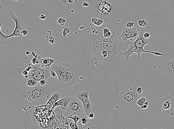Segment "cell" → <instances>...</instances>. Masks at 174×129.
I'll return each instance as SVG.
<instances>
[{"instance_id": "1", "label": "cell", "mask_w": 174, "mask_h": 129, "mask_svg": "<svg viewBox=\"0 0 174 129\" xmlns=\"http://www.w3.org/2000/svg\"><path fill=\"white\" fill-rule=\"evenodd\" d=\"M104 26L93 27L87 40L78 39V48L87 67L98 74L106 75L115 71L121 61L123 43L115 31L108 38L103 36Z\"/></svg>"}, {"instance_id": "2", "label": "cell", "mask_w": 174, "mask_h": 129, "mask_svg": "<svg viewBox=\"0 0 174 129\" xmlns=\"http://www.w3.org/2000/svg\"><path fill=\"white\" fill-rule=\"evenodd\" d=\"M50 69L56 72L58 85L62 88L69 89L77 85L82 79L79 70L73 64L70 62H55Z\"/></svg>"}, {"instance_id": "3", "label": "cell", "mask_w": 174, "mask_h": 129, "mask_svg": "<svg viewBox=\"0 0 174 129\" xmlns=\"http://www.w3.org/2000/svg\"><path fill=\"white\" fill-rule=\"evenodd\" d=\"M50 89L48 85H37L25 88L21 92V97L32 103L33 106H39L45 104L46 99L48 98Z\"/></svg>"}, {"instance_id": "4", "label": "cell", "mask_w": 174, "mask_h": 129, "mask_svg": "<svg viewBox=\"0 0 174 129\" xmlns=\"http://www.w3.org/2000/svg\"><path fill=\"white\" fill-rule=\"evenodd\" d=\"M145 32L144 28L140 31L139 35L136 40L134 41L129 42L128 44L130 45L127 50L125 51H121V55H123L125 58V62L127 63L130 62L129 57L132 54L136 53L137 55V60L139 61L140 55L143 53L146 52L153 54L158 56H164V54L161 53L151 51L144 50V47L151 41V39H145L143 36V34Z\"/></svg>"}, {"instance_id": "5", "label": "cell", "mask_w": 174, "mask_h": 129, "mask_svg": "<svg viewBox=\"0 0 174 129\" xmlns=\"http://www.w3.org/2000/svg\"><path fill=\"white\" fill-rule=\"evenodd\" d=\"M139 86L137 85L130 86L121 92L119 101L124 108L129 109L133 108L137 100L144 94L137 93V89Z\"/></svg>"}, {"instance_id": "6", "label": "cell", "mask_w": 174, "mask_h": 129, "mask_svg": "<svg viewBox=\"0 0 174 129\" xmlns=\"http://www.w3.org/2000/svg\"><path fill=\"white\" fill-rule=\"evenodd\" d=\"M66 115L67 116H77L81 117L85 115L81 101L76 97H72L67 106Z\"/></svg>"}, {"instance_id": "7", "label": "cell", "mask_w": 174, "mask_h": 129, "mask_svg": "<svg viewBox=\"0 0 174 129\" xmlns=\"http://www.w3.org/2000/svg\"><path fill=\"white\" fill-rule=\"evenodd\" d=\"M8 16L10 18L14 21L15 24V27L12 33L10 35H8V37L9 39L13 36H19L20 37H22L23 36L21 33V31L24 29L27 30L26 26L23 21L11 11L9 12Z\"/></svg>"}, {"instance_id": "8", "label": "cell", "mask_w": 174, "mask_h": 129, "mask_svg": "<svg viewBox=\"0 0 174 129\" xmlns=\"http://www.w3.org/2000/svg\"><path fill=\"white\" fill-rule=\"evenodd\" d=\"M89 92L88 90L78 92L76 95V97L80 100L83 104L85 116H87L91 112L92 107L89 99Z\"/></svg>"}, {"instance_id": "9", "label": "cell", "mask_w": 174, "mask_h": 129, "mask_svg": "<svg viewBox=\"0 0 174 129\" xmlns=\"http://www.w3.org/2000/svg\"><path fill=\"white\" fill-rule=\"evenodd\" d=\"M140 33V31L137 28L132 27L131 28L124 27L121 34V37L122 40L126 41L129 39L132 41V39H137Z\"/></svg>"}, {"instance_id": "10", "label": "cell", "mask_w": 174, "mask_h": 129, "mask_svg": "<svg viewBox=\"0 0 174 129\" xmlns=\"http://www.w3.org/2000/svg\"><path fill=\"white\" fill-rule=\"evenodd\" d=\"M30 72L42 76L46 81L51 75V69L43 68L40 66V64L33 65Z\"/></svg>"}, {"instance_id": "11", "label": "cell", "mask_w": 174, "mask_h": 129, "mask_svg": "<svg viewBox=\"0 0 174 129\" xmlns=\"http://www.w3.org/2000/svg\"><path fill=\"white\" fill-rule=\"evenodd\" d=\"M111 5L107 1H101L98 5V11L101 14H108L111 11Z\"/></svg>"}, {"instance_id": "12", "label": "cell", "mask_w": 174, "mask_h": 129, "mask_svg": "<svg viewBox=\"0 0 174 129\" xmlns=\"http://www.w3.org/2000/svg\"><path fill=\"white\" fill-rule=\"evenodd\" d=\"M72 97H69V96H65V97H62L54 104L53 107H52V110L57 107L61 106V108L63 111H66L68 104L72 100Z\"/></svg>"}, {"instance_id": "13", "label": "cell", "mask_w": 174, "mask_h": 129, "mask_svg": "<svg viewBox=\"0 0 174 129\" xmlns=\"http://www.w3.org/2000/svg\"><path fill=\"white\" fill-rule=\"evenodd\" d=\"M61 97V94L58 92H53L51 98L47 101L46 104H45V107L48 109L52 110V107L54 104L60 100Z\"/></svg>"}, {"instance_id": "14", "label": "cell", "mask_w": 174, "mask_h": 129, "mask_svg": "<svg viewBox=\"0 0 174 129\" xmlns=\"http://www.w3.org/2000/svg\"><path fill=\"white\" fill-rule=\"evenodd\" d=\"M55 59L49 58H41L40 59V66L43 68L50 69L51 66L55 62Z\"/></svg>"}, {"instance_id": "15", "label": "cell", "mask_w": 174, "mask_h": 129, "mask_svg": "<svg viewBox=\"0 0 174 129\" xmlns=\"http://www.w3.org/2000/svg\"><path fill=\"white\" fill-rule=\"evenodd\" d=\"M165 70L167 74L174 77V59L168 61L166 63Z\"/></svg>"}, {"instance_id": "16", "label": "cell", "mask_w": 174, "mask_h": 129, "mask_svg": "<svg viewBox=\"0 0 174 129\" xmlns=\"http://www.w3.org/2000/svg\"><path fill=\"white\" fill-rule=\"evenodd\" d=\"M87 117V116H85V115H83L80 117V118L77 123V125L79 127V128L84 129L86 128L88 125L89 122H91L92 121Z\"/></svg>"}, {"instance_id": "17", "label": "cell", "mask_w": 174, "mask_h": 129, "mask_svg": "<svg viewBox=\"0 0 174 129\" xmlns=\"http://www.w3.org/2000/svg\"><path fill=\"white\" fill-rule=\"evenodd\" d=\"M149 95L148 93L144 94L141 97L137 100L136 102V104L139 107L142 106L145 104L146 102L148 101V99L149 97Z\"/></svg>"}, {"instance_id": "18", "label": "cell", "mask_w": 174, "mask_h": 129, "mask_svg": "<svg viewBox=\"0 0 174 129\" xmlns=\"http://www.w3.org/2000/svg\"><path fill=\"white\" fill-rule=\"evenodd\" d=\"M28 76H29L28 79H33L37 81H40L44 79V78L42 76L35 74V73L31 72H30L28 73Z\"/></svg>"}, {"instance_id": "19", "label": "cell", "mask_w": 174, "mask_h": 129, "mask_svg": "<svg viewBox=\"0 0 174 129\" xmlns=\"http://www.w3.org/2000/svg\"><path fill=\"white\" fill-rule=\"evenodd\" d=\"M91 21L97 27L101 26L103 25V20L99 19L94 18H92Z\"/></svg>"}, {"instance_id": "20", "label": "cell", "mask_w": 174, "mask_h": 129, "mask_svg": "<svg viewBox=\"0 0 174 129\" xmlns=\"http://www.w3.org/2000/svg\"><path fill=\"white\" fill-rule=\"evenodd\" d=\"M42 58L40 55H36L32 60V63L33 65L37 64H40V60Z\"/></svg>"}, {"instance_id": "21", "label": "cell", "mask_w": 174, "mask_h": 129, "mask_svg": "<svg viewBox=\"0 0 174 129\" xmlns=\"http://www.w3.org/2000/svg\"><path fill=\"white\" fill-rule=\"evenodd\" d=\"M2 23L0 22V39L2 40H6L9 39L8 37V35L5 34L3 33L2 30H1V26H2Z\"/></svg>"}, {"instance_id": "22", "label": "cell", "mask_w": 174, "mask_h": 129, "mask_svg": "<svg viewBox=\"0 0 174 129\" xmlns=\"http://www.w3.org/2000/svg\"><path fill=\"white\" fill-rule=\"evenodd\" d=\"M171 100H168L165 102L163 104V109L165 110L170 109L171 108Z\"/></svg>"}, {"instance_id": "23", "label": "cell", "mask_w": 174, "mask_h": 129, "mask_svg": "<svg viewBox=\"0 0 174 129\" xmlns=\"http://www.w3.org/2000/svg\"><path fill=\"white\" fill-rule=\"evenodd\" d=\"M38 81L33 79H29L27 82V85L29 86H36L37 83Z\"/></svg>"}, {"instance_id": "24", "label": "cell", "mask_w": 174, "mask_h": 129, "mask_svg": "<svg viewBox=\"0 0 174 129\" xmlns=\"http://www.w3.org/2000/svg\"><path fill=\"white\" fill-rule=\"evenodd\" d=\"M71 31V29L69 27H65L63 28L62 31V35L64 37H66L67 35Z\"/></svg>"}, {"instance_id": "25", "label": "cell", "mask_w": 174, "mask_h": 129, "mask_svg": "<svg viewBox=\"0 0 174 129\" xmlns=\"http://www.w3.org/2000/svg\"><path fill=\"white\" fill-rule=\"evenodd\" d=\"M67 118H69L70 119H72L74 121V123L77 124L78 121L80 118V117L77 116H67Z\"/></svg>"}, {"instance_id": "26", "label": "cell", "mask_w": 174, "mask_h": 129, "mask_svg": "<svg viewBox=\"0 0 174 129\" xmlns=\"http://www.w3.org/2000/svg\"><path fill=\"white\" fill-rule=\"evenodd\" d=\"M138 24L140 26L142 27H145L147 25L146 21L144 19H143L142 20H139L138 21Z\"/></svg>"}, {"instance_id": "27", "label": "cell", "mask_w": 174, "mask_h": 129, "mask_svg": "<svg viewBox=\"0 0 174 129\" xmlns=\"http://www.w3.org/2000/svg\"><path fill=\"white\" fill-rule=\"evenodd\" d=\"M66 22L67 21L64 18H60L58 20L57 23L62 26L64 25Z\"/></svg>"}, {"instance_id": "28", "label": "cell", "mask_w": 174, "mask_h": 129, "mask_svg": "<svg viewBox=\"0 0 174 129\" xmlns=\"http://www.w3.org/2000/svg\"><path fill=\"white\" fill-rule=\"evenodd\" d=\"M47 40H48V41L49 42V43H50L51 44H53L55 43V38L53 37V36H49V37H48V36H47Z\"/></svg>"}, {"instance_id": "29", "label": "cell", "mask_w": 174, "mask_h": 129, "mask_svg": "<svg viewBox=\"0 0 174 129\" xmlns=\"http://www.w3.org/2000/svg\"><path fill=\"white\" fill-rule=\"evenodd\" d=\"M70 127L71 129H79L78 125L75 123H71L69 124Z\"/></svg>"}, {"instance_id": "30", "label": "cell", "mask_w": 174, "mask_h": 129, "mask_svg": "<svg viewBox=\"0 0 174 129\" xmlns=\"http://www.w3.org/2000/svg\"><path fill=\"white\" fill-rule=\"evenodd\" d=\"M134 22H129L126 24V27L127 28H131L134 26Z\"/></svg>"}, {"instance_id": "31", "label": "cell", "mask_w": 174, "mask_h": 129, "mask_svg": "<svg viewBox=\"0 0 174 129\" xmlns=\"http://www.w3.org/2000/svg\"><path fill=\"white\" fill-rule=\"evenodd\" d=\"M4 6L3 3L0 1V15L2 14L4 11Z\"/></svg>"}, {"instance_id": "32", "label": "cell", "mask_w": 174, "mask_h": 129, "mask_svg": "<svg viewBox=\"0 0 174 129\" xmlns=\"http://www.w3.org/2000/svg\"><path fill=\"white\" fill-rule=\"evenodd\" d=\"M143 36L145 39H151V34L148 32H144Z\"/></svg>"}, {"instance_id": "33", "label": "cell", "mask_w": 174, "mask_h": 129, "mask_svg": "<svg viewBox=\"0 0 174 129\" xmlns=\"http://www.w3.org/2000/svg\"><path fill=\"white\" fill-rule=\"evenodd\" d=\"M137 93L139 95L142 94L143 93V89L141 87L139 86L137 89Z\"/></svg>"}, {"instance_id": "34", "label": "cell", "mask_w": 174, "mask_h": 129, "mask_svg": "<svg viewBox=\"0 0 174 129\" xmlns=\"http://www.w3.org/2000/svg\"><path fill=\"white\" fill-rule=\"evenodd\" d=\"M28 33L27 30L26 29L22 30L21 32V35H22L23 36H26L27 35Z\"/></svg>"}, {"instance_id": "35", "label": "cell", "mask_w": 174, "mask_h": 129, "mask_svg": "<svg viewBox=\"0 0 174 129\" xmlns=\"http://www.w3.org/2000/svg\"><path fill=\"white\" fill-rule=\"evenodd\" d=\"M94 114L93 113L90 112L89 114L87 115V117H88L89 119L90 120H92V119L94 118Z\"/></svg>"}, {"instance_id": "36", "label": "cell", "mask_w": 174, "mask_h": 129, "mask_svg": "<svg viewBox=\"0 0 174 129\" xmlns=\"http://www.w3.org/2000/svg\"><path fill=\"white\" fill-rule=\"evenodd\" d=\"M51 74L53 77H55L57 76V74L55 71L53 70H51Z\"/></svg>"}, {"instance_id": "37", "label": "cell", "mask_w": 174, "mask_h": 129, "mask_svg": "<svg viewBox=\"0 0 174 129\" xmlns=\"http://www.w3.org/2000/svg\"><path fill=\"white\" fill-rule=\"evenodd\" d=\"M46 81L44 79H42L40 81V85L44 86L46 84Z\"/></svg>"}, {"instance_id": "38", "label": "cell", "mask_w": 174, "mask_h": 129, "mask_svg": "<svg viewBox=\"0 0 174 129\" xmlns=\"http://www.w3.org/2000/svg\"><path fill=\"white\" fill-rule=\"evenodd\" d=\"M32 69V66H30L29 65V66H28V67H27L26 69V70L28 72H29L31 71V70Z\"/></svg>"}, {"instance_id": "39", "label": "cell", "mask_w": 174, "mask_h": 129, "mask_svg": "<svg viewBox=\"0 0 174 129\" xmlns=\"http://www.w3.org/2000/svg\"><path fill=\"white\" fill-rule=\"evenodd\" d=\"M148 105L147 104H144L141 107V109H146L148 108Z\"/></svg>"}, {"instance_id": "40", "label": "cell", "mask_w": 174, "mask_h": 129, "mask_svg": "<svg viewBox=\"0 0 174 129\" xmlns=\"http://www.w3.org/2000/svg\"><path fill=\"white\" fill-rule=\"evenodd\" d=\"M28 73H29V72H28L26 70H24V71L22 72V74L24 76H25L28 75Z\"/></svg>"}, {"instance_id": "41", "label": "cell", "mask_w": 174, "mask_h": 129, "mask_svg": "<svg viewBox=\"0 0 174 129\" xmlns=\"http://www.w3.org/2000/svg\"><path fill=\"white\" fill-rule=\"evenodd\" d=\"M40 19H41V20H44L46 18V16L42 14L40 15Z\"/></svg>"}, {"instance_id": "42", "label": "cell", "mask_w": 174, "mask_h": 129, "mask_svg": "<svg viewBox=\"0 0 174 129\" xmlns=\"http://www.w3.org/2000/svg\"><path fill=\"white\" fill-rule=\"evenodd\" d=\"M88 6V4L87 2H83V7H87Z\"/></svg>"}, {"instance_id": "43", "label": "cell", "mask_w": 174, "mask_h": 129, "mask_svg": "<svg viewBox=\"0 0 174 129\" xmlns=\"http://www.w3.org/2000/svg\"><path fill=\"white\" fill-rule=\"evenodd\" d=\"M10 1H18V2L22 3V2H24V1H25V0H10Z\"/></svg>"}, {"instance_id": "44", "label": "cell", "mask_w": 174, "mask_h": 129, "mask_svg": "<svg viewBox=\"0 0 174 129\" xmlns=\"http://www.w3.org/2000/svg\"><path fill=\"white\" fill-rule=\"evenodd\" d=\"M74 0H69L68 2L70 4H72L73 3Z\"/></svg>"}, {"instance_id": "45", "label": "cell", "mask_w": 174, "mask_h": 129, "mask_svg": "<svg viewBox=\"0 0 174 129\" xmlns=\"http://www.w3.org/2000/svg\"><path fill=\"white\" fill-rule=\"evenodd\" d=\"M32 55H33V56L34 57L35 56V55H36L35 53L34 52V51H32Z\"/></svg>"}, {"instance_id": "46", "label": "cell", "mask_w": 174, "mask_h": 129, "mask_svg": "<svg viewBox=\"0 0 174 129\" xmlns=\"http://www.w3.org/2000/svg\"><path fill=\"white\" fill-rule=\"evenodd\" d=\"M30 53L29 51H27L26 52V54L27 55H29V54Z\"/></svg>"}, {"instance_id": "47", "label": "cell", "mask_w": 174, "mask_h": 129, "mask_svg": "<svg viewBox=\"0 0 174 129\" xmlns=\"http://www.w3.org/2000/svg\"><path fill=\"white\" fill-rule=\"evenodd\" d=\"M25 77L26 79H27L29 78V76H28V75L25 76Z\"/></svg>"}, {"instance_id": "48", "label": "cell", "mask_w": 174, "mask_h": 129, "mask_svg": "<svg viewBox=\"0 0 174 129\" xmlns=\"http://www.w3.org/2000/svg\"><path fill=\"white\" fill-rule=\"evenodd\" d=\"M71 13H74V10H73V9H71Z\"/></svg>"}]
</instances>
